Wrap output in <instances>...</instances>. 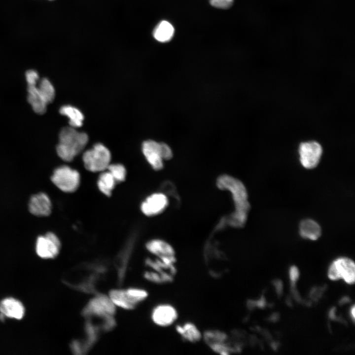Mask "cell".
Returning <instances> with one entry per match:
<instances>
[{
	"label": "cell",
	"instance_id": "ba28073f",
	"mask_svg": "<svg viewBox=\"0 0 355 355\" xmlns=\"http://www.w3.org/2000/svg\"><path fill=\"white\" fill-rule=\"evenodd\" d=\"M115 313V305L110 298L100 294L96 296L88 302L83 309L82 315L84 318H107L114 317Z\"/></svg>",
	"mask_w": 355,
	"mask_h": 355
},
{
	"label": "cell",
	"instance_id": "4316f807",
	"mask_svg": "<svg viewBox=\"0 0 355 355\" xmlns=\"http://www.w3.org/2000/svg\"><path fill=\"white\" fill-rule=\"evenodd\" d=\"M26 79L28 86H36L39 79L38 74L36 71L29 70L26 73Z\"/></svg>",
	"mask_w": 355,
	"mask_h": 355
},
{
	"label": "cell",
	"instance_id": "7402d4cb",
	"mask_svg": "<svg viewBox=\"0 0 355 355\" xmlns=\"http://www.w3.org/2000/svg\"><path fill=\"white\" fill-rule=\"evenodd\" d=\"M60 113L69 118L71 127L76 128L82 126L84 116L76 107L69 105L64 106L60 108Z\"/></svg>",
	"mask_w": 355,
	"mask_h": 355
},
{
	"label": "cell",
	"instance_id": "603a6c76",
	"mask_svg": "<svg viewBox=\"0 0 355 355\" xmlns=\"http://www.w3.org/2000/svg\"><path fill=\"white\" fill-rule=\"evenodd\" d=\"M174 34L173 25L167 21H162L155 27L153 36L158 41L166 42L170 41Z\"/></svg>",
	"mask_w": 355,
	"mask_h": 355
},
{
	"label": "cell",
	"instance_id": "ac0fdd59",
	"mask_svg": "<svg viewBox=\"0 0 355 355\" xmlns=\"http://www.w3.org/2000/svg\"><path fill=\"white\" fill-rule=\"evenodd\" d=\"M176 329L181 338L189 343H196L202 337V333L199 328L195 324L191 322L178 324Z\"/></svg>",
	"mask_w": 355,
	"mask_h": 355
},
{
	"label": "cell",
	"instance_id": "5bb4252c",
	"mask_svg": "<svg viewBox=\"0 0 355 355\" xmlns=\"http://www.w3.org/2000/svg\"><path fill=\"white\" fill-rule=\"evenodd\" d=\"M30 212L36 216H46L51 212L52 204L48 196L39 193L31 197L29 203Z\"/></svg>",
	"mask_w": 355,
	"mask_h": 355
},
{
	"label": "cell",
	"instance_id": "ffe728a7",
	"mask_svg": "<svg viewBox=\"0 0 355 355\" xmlns=\"http://www.w3.org/2000/svg\"><path fill=\"white\" fill-rule=\"evenodd\" d=\"M28 87V101L33 109L37 114H43L48 104L39 93L37 86Z\"/></svg>",
	"mask_w": 355,
	"mask_h": 355
},
{
	"label": "cell",
	"instance_id": "4fadbf2b",
	"mask_svg": "<svg viewBox=\"0 0 355 355\" xmlns=\"http://www.w3.org/2000/svg\"><path fill=\"white\" fill-rule=\"evenodd\" d=\"M169 201L166 194L155 193L147 197L142 203L141 210L147 216L156 215L162 213L168 205Z\"/></svg>",
	"mask_w": 355,
	"mask_h": 355
},
{
	"label": "cell",
	"instance_id": "8992f818",
	"mask_svg": "<svg viewBox=\"0 0 355 355\" xmlns=\"http://www.w3.org/2000/svg\"><path fill=\"white\" fill-rule=\"evenodd\" d=\"M109 297L113 304L120 308L131 310L148 296L146 291L137 288L125 289H112L109 293Z\"/></svg>",
	"mask_w": 355,
	"mask_h": 355
},
{
	"label": "cell",
	"instance_id": "2e32d148",
	"mask_svg": "<svg viewBox=\"0 0 355 355\" xmlns=\"http://www.w3.org/2000/svg\"><path fill=\"white\" fill-rule=\"evenodd\" d=\"M146 249L159 258L176 257L173 247L167 242L160 239H153L145 245Z\"/></svg>",
	"mask_w": 355,
	"mask_h": 355
},
{
	"label": "cell",
	"instance_id": "9c48e42d",
	"mask_svg": "<svg viewBox=\"0 0 355 355\" xmlns=\"http://www.w3.org/2000/svg\"><path fill=\"white\" fill-rule=\"evenodd\" d=\"M328 277L331 280L343 279L349 284H354L355 265L354 262L347 257H340L332 262L328 270Z\"/></svg>",
	"mask_w": 355,
	"mask_h": 355
},
{
	"label": "cell",
	"instance_id": "cb8c5ba5",
	"mask_svg": "<svg viewBox=\"0 0 355 355\" xmlns=\"http://www.w3.org/2000/svg\"><path fill=\"white\" fill-rule=\"evenodd\" d=\"M102 172L97 181V186L102 193L106 196H110L116 182L108 171Z\"/></svg>",
	"mask_w": 355,
	"mask_h": 355
},
{
	"label": "cell",
	"instance_id": "52a82bcc",
	"mask_svg": "<svg viewBox=\"0 0 355 355\" xmlns=\"http://www.w3.org/2000/svg\"><path fill=\"white\" fill-rule=\"evenodd\" d=\"M51 179L61 191L72 193L78 188L80 176L77 170L68 166H62L54 171Z\"/></svg>",
	"mask_w": 355,
	"mask_h": 355
},
{
	"label": "cell",
	"instance_id": "9a60e30c",
	"mask_svg": "<svg viewBox=\"0 0 355 355\" xmlns=\"http://www.w3.org/2000/svg\"><path fill=\"white\" fill-rule=\"evenodd\" d=\"M0 312L4 316L20 320L24 315L25 309L19 300L7 298L0 302Z\"/></svg>",
	"mask_w": 355,
	"mask_h": 355
},
{
	"label": "cell",
	"instance_id": "e0dca14e",
	"mask_svg": "<svg viewBox=\"0 0 355 355\" xmlns=\"http://www.w3.org/2000/svg\"><path fill=\"white\" fill-rule=\"evenodd\" d=\"M203 337L206 343L213 351L215 352L228 342V335L225 332L218 330L206 331L203 335Z\"/></svg>",
	"mask_w": 355,
	"mask_h": 355
},
{
	"label": "cell",
	"instance_id": "f546056e",
	"mask_svg": "<svg viewBox=\"0 0 355 355\" xmlns=\"http://www.w3.org/2000/svg\"><path fill=\"white\" fill-rule=\"evenodd\" d=\"M289 278L291 283L294 284L299 276L298 268L295 266H292L289 269Z\"/></svg>",
	"mask_w": 355,
	"mask_h": 355
},
{
	"label": "cell",
	"instance_id": "d4e9b609",
	"mask_svg": "<svg viewBox=\"0 0 355 355\" xmlns=\"http://www.w3.org/2000/svg\"><path fill=\"white\" fill-rule=\"evenodd\" d=\"M37 87L47 104L53 101L55 96V91L54 86L48 79L43 78Z\"/></svg>",
	"mask_w": 355,
	"mask_h": 355
},
{
	"label": "cell",
	"instance_id": "4dcf8cb0",
	"mask_svg": "<svg viewBox=\"0 0 355 355\" xmlns=\"http://www.w3.org/2000/svg\"><path fill=\"white\" fill-rule=\"evenodd\" d=\"M274 284L277 288V291L279 294H281L282 290V284L280 281L276 280L274 282Z\"/></svg>",
	"mask_w": 355,
	"mask_h": 355
},
{
	"label": "cell",
	"instance_id": "8fae6325",
	"mask_svg": "<svg viewBox=\"0 0 355 355\" xmlns=\"http://www.w3.org/2000/svg\"><path fill=\"white\" fill-rule=\"evenodd\" d=\"M61 248V243L57 236L52 232L39 236L36 242V252L44 259L54 258L58 255Z\"/></svg>",
	"mask_w": 355,
	"mask_h": 355
},
{
	"label": "cell",
	"instance_id": "44dd1931",
	"mask_svg": "<svg viewBox=\"0 0 355 355\" xmlns=\"http://www.w3.org/2000/svg\"><path fill=\"white\" fill-rule=\"evenodd\" d=\"M299 233L301 236L304 238L316 240L321 235V228L316 221L306 219L300 222Z\"/></svg>",
	"mask_w": 355,
	"mask_h": 355
},
{
	"label": "cell",
	"instance_id": "83f0119b",
	"mask_svg": "<svg viewBox=\"0 0 355 355\" xmlns=\"http://www.w3.org/2000/svg\"><path fill=\"white\" fill-rule=\"evenodd\" d=\"M234 0H210L211 4L216 8L226 9L230 7Z\"/></svg>",
	"mask_w": 355,
	"mask_h": 355
},
{
	"label": "cell",
	"instance_id": "6da1fadb",
	"mask_svg": "<svg viewBox=\"0 0 355 355\" xmlns=\"http://www.w3.org/2000/svg\"><path fill=\"white\" fill-rule=\"evenodd\" d=\"M106 270V266L101 263L83 264L71 272L66 279V283L78 290L95 292Z\"/></svg>",
	"mask_w": 355,
	"mask_h": 355
},
{
	"label": "cell",
	"instance_id": "5b68a950",
	"mask_svg": "<svg viewBox=\"0 0 355 355\" xmlns=\"http://www.w3.org/2000/svg\"><path fill=\"white\" fill-rule=\"evenodd\" d=\"M142 151L148 163L156 171L163 168V160H169L173 157L172 151L168 145L153 140L144 142Z\"/></svg>",
	"mask_w": 355,
	"mask_h": 355
},
{
	"label": "cell",
	"instance_id": "f1b7e54d",
	"mask_svg": "<svg viewBox=\"0 0 355 355\" xmlns=\"http://www.w3.org/2000/svg\"><path fill=\"white\" fill-rule=\"evenodd\" d=\"M161 188L162 190L168 193V194L174 197L176 199H178V194L176 192V189L174 188V185L170 182H164Z\"/></svg>",
	"mask_w": 355,
	"mask_h": 355
},
{
	"label": "cell",
	"instance_id": "1f68e13d",
	"mask_svg": "<svg viewBox=\"0 0 355 355\" xmlns=\"http://www.w3.org/2000/svg\"><path fill=\"white\" fill-rule=\"evenodd\" d=\"M351 313H352V317H353V320H354V319H355V306H353V307H352V308L351 309Z\"/></svg>",
	"mask_w": 355,
	"mask_h": 355
},
{
	"label": "cell",
	"instance_id": "277c9868",
	"mask_svg": "<svg viewBox=\"0 0 355 355\" xmlns=\"http://www.w3.org/2000/svg\"><path fill=\"white\" fill-rule=\"evenodd\" d=\"M82 160L85 168L92 172H103L110 164L111 154L108 149L102 143H96L85 151Z\"/></svg>",
	"mask_w": 355,
	"mask_h": 355
},
{
	"label": "cell",
	"instance_id": "d6986e66",
	"mask_svg": "<svg viewBox=\"0 0 355 355\" xmlns=\"http://www.w3.org/2000/svg\"><path fill=\"white\" fill-rule=\"evenodd\" d=\"M134 240L131 239L127 243L124 248L116 257L115 267L117 270L118 281L121 283L125 277L126 266L131 252Z\"/></svg>",
	"mask_w": 355,
	"mask_h": 355
},
{
	"label": "cell",
	"instance_id": "30bf717a",
	"mask_svg": "<svg viewBox=\"0 0 355 355\" xmlns=\"http://www.w3.org/2000/svg\"><path fill=\"white\" fill-rule=\"evenodd\" d=\"M322 148L320 143L315 141L302 142L299 148L300 161L306 169L315 168L319 164Z\"/></svg>",
	"mask_w": 355,
	"mask_h": 355
},
{
	"label": "cell",
	"instance_id": "484cf974",
	"mask_svg": "<svg viewBox=\"0 0 355 355\" xmlns=\"http://www.w3.org/2000/svg\"><path fill=\"white\" fill-rule=\"evenodd\" d=\"M106 170L112 175L116 183L125 180L126 176V170L122 164L119 163L110 164Z\"/></svg>",
	"mask_w": 355,
	"mask_h": 355
},
{
	"label": "cell",
	"instance_id": "7a4b0ae2",
	"mask_svg": "<svg viewBox=\"0 0 355 355\" xmlns=\"http://www.w3.org/2000/svg\"><path fill=\"white\" fill-rule=\"evenodd\" d=\"M217 185L221 189L229 190L233 194L236 211L233 215V225L243 226L247 218L250 205L245 185L240 180L227 175H222L217 180Z\"/></svg>",
	"mask_w": 355,
	"mask_h": 355
},
{
	"label": "cell",
	"instance_id": "7c38bea8",
	"mask_svg": "<svg viewBox=\"0 0 355 355\" xmlns=\"http://www.w3.org/2000/svg\"><path fill=\"white\" fill-rule=\"evenodd\" d=\"M178 312L176 308L170 304L163 303L155 307L151 314L153 322L160 327H168L177 320Z\"/></svg>",
	"mask_w": 355,
	"mask_h": 355
},
{
	"label": "cell",
	"instance_id": "3957f363",
	"mask_svg": "<svg viewBox=\"0 0 355 355\" xmlns=\"http://www.w3.org/2000/svg\"><path fill=\"white\" fill-rule=\"evenodd\" d=\"M88 141L87 135L75 128H63L59 134V143L56 147L58 155L66 162L71 161L84 148Z\"/></svg>",
	"mask_w": 355,
	"mask_h": 355
}]
</instances>
